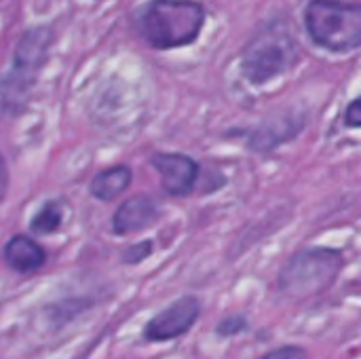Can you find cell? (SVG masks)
Masks as SVG:
<instances>
[{
	"label": "cell",
	"instance_id": "6",
	"mask_svg": "<svg viewBox=\"0 0 361 359\" xmlns=\"http://www.w3.org/2000/svg\"><path fill=\"white\" fill-rule=\"evenodd\" d=\"M201 315V303L197 296H182L163 311H159L146 326L144 339L150 343H167L184 336Z\"/></svg>",
	"mask_w": 361,
	"mask_h": 359
},
{
	"label": "cell",
	"instance_id": "12",
	"mask_svg": "<svg viewBox=\"0 0 361 359\" xmlns=\"http://www.w3.org/2000/svg\"><path fill=\"white\" fill-rule=\"evenodd\" d=\"M247 328V320H245V315H228V317H224L220 324H218V328H216V332H218V336H237V334H241L243 330Z\"/></svg>",
	"mask_w": 361,
	"mask_h": 359
},
{
	"label": "cell",
	"instance_id": "9",
	"mask_svg": "<svg viewBox=\"0 0 361 359\" xmlns=\"http://www.w3.org/2000/svg\"><path fill=\"white\" fill-rule=\"evenodd\" d=\"M4 262L19 275H32L47 264V250L25 233L13 235L2 248Z\"/></svg>",
	"mask_w": 361,
	"mask_h": 359
},
{
	"label": "cell",
	"instance_id": "1",
	"mask_svg": "<svg viewBox=\"0 0 361 359\" xmlns=\"http://www.w3.org/2000/svg\"><path fill=\"white\" fill-rule=\"evenodd\" d=\"M53 40V28L44 23L27 28L19 36L11 66L0 76V116L13 118L27 108L32 91L51 57Z\"/></svg>",
	"mask_w": 361,
	"mask_h": 359
},
{
	"label": "cell",
	"instance_id": "5",
	"mask_svg": "<svg viewBox=\"0 0 361 359\" xmlns=\"http://www.w3.org/2000/svg\"><path fill=\"white\" fill-rule=\"evenodd\" d=\"M305 23L315 44L332 53H349L361 47V4L343 0H311Z\"/></svg>",
	"mask_w": 361,
	"mask_h": 359
},
{
	"label": "cell",
	"instance_id": "2",
	"mask_svg": "<svg viewBox=\"0 0 361 359\" xmlns=\"http://www.w3.org/2000/svg\"><path fill=\"white\" fill-rule=\"evenodd\" d=\"M135 25L150 49L171 51L199 38L205 25V8L197 0H150Z\"/></svg>",
	"mask_w": 361,
	"mask_h": 359
},
{
	"label": "cell",
	"instance_id": "14",
	"mask_svg": "<svg viewBox=\"0 0 361 359\" xmlns=\"http://www.w3.org/2000/svg\"><path fill=\"white\" fill-rule=\"evenodd\" d=\"M307 349L298 347V345H283L279 349L269 351L267 355H262L260 359H307Z\"/></svg>",
	"mask_w": 361,
	"mask_h": 359
},
{
	"label": "cell",
	"instance_id": "7",
	"mask_svg": "<svg viewBox=\"0 0 361 359\" xmlns=\"http://www.w3.org/2000/svg\"><path fill=\"white\" fill-rule=\"evenodd\" d=\"M150 165L161 178V186L169 197H188L199 178V163L182 152H157Z\"/></svg>",
	"mask_w": 361,
	"mask_h": 359
},
{
	"label": "cell",
	"instance_id": "10",
	"mask_svg": "<svg viewBox=\"0 0 361 359\" xmlns=\"http://www.w3.org/2000/svg\"><path fill=\"white\" fill-rule=\"evenodd\" d=\"M133 182V171L129 165H112L95 174L89 182V195L102 203L116 201Z\"/></svg>",
	"mask_w": 361,
	"mask_h": 359
},
{
	"label": "cell",
	"instance_id": "16",
	"mask_svg": "<svg viewBox=\"0 0 361 359\" xmlns=\"http://www.w3.org/2000/svg\"><path fill=\"white\" fill-rule=\"evenodd\" d=\"M8 184H11V176H8V167L6 161L0 152V205L4 203L6 195H8Z\"/></svg>",
	"mask_w": 361,
	"mask_h": 359
},
{
	"label": "cell",
	"instance_id": "13",
	"mask_svg": "<svg viewBox=\"0 0 361 359\" xmlns=\"http://www.w3.org/2000/svg\"><path fill=\"white\" fill-rule=\"evenodd\" d=\"M152 254V241H140L129 245L123 252V262L125 264H140L142 260H146Z\"/></svg>",
	"mask_w": 361,
	"mask_h": 359
},
{
	"label": "cell",
	"instance_id": "15",
	"mask_svg": "<svg viewBox=\"0 0 361 359\" xmlns=\"http://www.w3.org/2000/svg\"><path fill=\"white\" fill-rule=\"evenodd\" d=\"M345 125L347 127H355V129H361V95L355 97L347 110H345Z\"/></svg>",
	"mask_w": 361,
	"mask_h": 359
},
{
	"label": "cell",
	"instance_id": "3",
	"mask_svg": "<svg viewBox=\"0 0 361 359\" xmlns=\"http://www.w3.org/2000/svg\"><path fill=\"white\" fill-rule=\"evenodd\" d=\"M300 44L283 21L264 25L243 49L241 72L252 85H267L298 63Z\"/></svg>",
	"mask_w": 361,
	"mask_h": 359
},
{
	"label": "cell",
	"instance_id": "8",
	"mask_svg": "<svg viewBox=\"0 0 361 359\" xmlns=\"http://www.w3.org/2000/svg\"><path fill=\"white\" fill-rule=\"evenodd\" d=\"M161 216L159 203L148 195H133L125 199L112 216V233L127 237L150 229Z\"/></svg>",
	"mask_w": 361,
	"mask_h": 359
},
{
	"label": "cell",
	"instance_id": "4",
	"mask_svg": "<svg viewBox=\"0 0 361 359\" xmlns=\"http://www.w3.org/2000/svg\"><path fill=\"white\" fill-rule=\"evenodd\" d=\"M343 254L328 248H309L294 254L277 277V292L290 300H309L328 292L343 271Z\"/></svg>",
	"mask_w": 361,
	"mask_h": 359
},
{
	"label": "cell",
	"instance_id": "11",
	"mask_svg": "<svg viewBox=\"0 0 361 359\" xmlns=\"http://www.w3.org/2000/svg\"><path fill=\"white\" fill-rule=\"evenodd\" d=\"M63 214H66V205L61 199H49L40 205V209L32 216L30 220V231L36 237H44V235H53L61 229L63 224Z\"/></svg>",
	"mask_w": 361,
	"mask_h": 359
}]
</instances>
